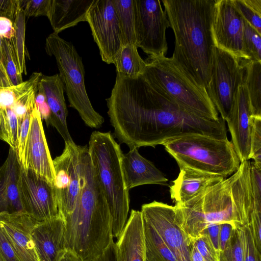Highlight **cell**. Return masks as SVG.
<instances>
[{"instance_id": "6da1fadb", "label": "cell", "mask_w": 261, "mask_h": 261, "mask_svg": "<svg viewBox=\"0 0 261 261\" xmlns=\"http://www.w3.org/2000/svg\"><path fill=\"white\" fill-rule=\"evenodd\" d=\"M115 137L129 149L155 147L182 135L226 139L225 121L202 118L160 93L141 75H119L106 99Z\"/></svg>"}, {"instance_id": "7a4b0ae2", "label": "cell", "mask_w": 261, "mask_h": 261, "mask_svg": "<svg viewBox=\"0 0 261 261\" xmlns=\"http://www.w3.org/2000/svg\"><path fill=\"white\" fill-rule=\"evenodd\" d=\"M174 206L180 226L190 242L210 224L229 223L236 228L249 224L253 207L250 162L241 163L229 177Z\"/></svg>"}, {"instance_id": "3957f363", "label": "cell", "mask_w": 261, "mask_h": 261, "mask_svg": "<svg viewBox=\"0 0 261 261\" xmlns=\"http://www.w3.org/2000/svg\"><path fill=\"white\" fill-rule=\"evenodd\" d=\"M174 36L172 58L199 85L211 78L215 0H162Z\"/></svg>"}, {"instance_id": "277c9868", "label": "cell", "mask_w": 261, "mask_h": 261, "mask_svg": "<svg viewBox=\"0 0 261 261\" xmlns=\"http://www.w3.org/2000/svg\"><path fill=\"white\" fill-rule=\"evenodd\" d=\"M82 186L73 211L63 219L68 251L92 261L113 239L111 218L87 145L82 148Z\"/></svg>"}, {"instance_id": "5b68a950", "label": "cell", "mask_w": 261, "mask_h": 261, "mask_svg": "<svg viewBox=\"0 0 261 261\" xmlns=\"http://www.w3.org/2000/svg\"><path fill=\"white\" fill-rule=\"evenodd\" d=\"M88 151L109 209L113 238H118L127 220L129 190L121 167L123 153L110 132H93Z\"/></svg>"}, {"instance_id": "8992f818", "label": "cell", "mask_w": 261, "mask_h": 261, "mask_svg": "<svg viewBox=\"0 0 261 261\" xmlns=\"http://www.w3.org/2000/svg\"><path fill=\"white\" fill-rule=\"evenodd\" d=\"M141 76L155 90L191 112L217 121L218 112L206 89L191 79L171 57H148Z\"/></svg>"}, {"instance_id": "52a82bcc", "label": "cell", "mask_w": 261, "mask_h": 261, "mask_svg": "<svg viewBox=\"0 0 261 261\" xmlns=\"http://www.w3.org/2000/svg\"><path fill=\"white\" fill-rule=\"evenodd\" d=\"M162 145L179 168H188L225 178L233 174L241 162L232 142L202 134L171 138Z\"/></svg>"}, {"instance_id": "ba28073f", "label": "cell", "mask_w": 261, "mask_h": 261, "mask_svg": "<svg viewBox=\"0 0 261 261\" xmlns=\"http://www.w3.org/2000/svg\"><path fill=\"white\" fill-rule=\"evenodd\" d=\"M45 49L47 55L56 59L69 106L77 111L88 126L101 127L105 119L95 110L89 99L82 59L74 46L53 32L46 39Z\"/></svg>"}, {"instance_id": "9c48e42d", "label": "cell", "mask_w": 261, "mask_h": 261, "mask_svg": "<svg viewBox=\"0 0 261 261\" xmlns=\"http://www.w3.org/2000/svg\"><path fill=\"white\" fill-rule=\"evenodd\" d=\"M245 69L241 60L213 47L211 78L205 89L225 121L229 118L235 94L239 87L245 83Z\"/></svg>"}, {"instance_id": "30bf717a", "label": "cell", "mask_w": 261, "mask_h": 261, "mask_svg": "<svg viewBox=\"0 0 261 261\" xmlns=\"http://www.w3.org/2000/svg\"><path fill=\"white\" fill-rule=\"evenodd\" d=\"M82 146L65 142L63 151L53 160L54 188L59 214L63 218L74 210L82 186Z\"/></svg>"}, {"instance_id": "8fae6325", "label": "cell", "mask_w": 261, "mask_h": 261, "mask_svg": "<svg viewBox=\"0 0 261 261\" xmlns=\"http://www.w3.org/2000/svg\"><path fill=\"white\" fill-rule=\"evenodd\" d=\"M137 48L148 57H165L168 50L166 31L170 23L160 0H135Z\"/></svg>"}, {"instance_id": "7c38bea8", "label": "cell", "mask_w": 261, "mask_h": 261, "mask_svg": "<svg viewBox=\"0 0 261 261\" xmlns=\"http://www.w3.org/2000/svg\"><path fill=\"white\" fill-rule=\"evenodd\" d=\"M86 19L102 60L113 64L122 45L121 28L113 0H94Z\"/></svg>"}, {"instance_id": "4fadbf2b", "label": "cell", "mask_w": 261, "mask_h": 261, "mask_svg": "<svg viewBox=\"0 0 261 261\" xmlns=\"http://www.w3.org/2000/svg\"><path fill=\"white\" fill-rule=\"evenodd\" d=\"M141 212L178 261H192L191 242L180 226L174 206L153 201L142 205Z\"/></svg>"}, {"instance_id": "5bb4252c", "label": "cell", "mask_w": 261, "mask_h": 261, "mask_svg": "<svg viewBox=\"0 0 261 261\" xmlns=\"http://www.w3.org/2000/svg\"><path fill=\"white\" fill-rule=\"evenodd\" d=\"M17 188L23 211L35 220L59 215L54 186L45 178L21 167Z\"/></svg>"}, {"instance_id": "9a60e30c", "label": "cell", "mask_w": 261, "mask_h": 261, "mask_svg": "<svg viewBox=\"0 0 261 261\" xmlns=\"http://www.w3.org/2000/svg\"><path fill=\"white\" fill-rule=\"evenodd\" d=\"M244 23L231 0H215L212 24L215 46L240 60H248L243 47Z\"/></svg>"}, {"instance_id": "2e32d148", "label": "cell", "mask_w": 261, "mask_h": 261, "mask_svg": "<svg viewBox=\"0 0 261 261\" xmlns=\"http://www.w3.org/2000/svg\"><path fill=\"white\" fill-rule=\"evenodd\" d=\"M19 162L23 168L32 170L54 185L55 174L53 162L37 106L31 113L30 130Z\"/></svg>"}, {"instance_id": "e0dca14e", "label": "cell", "mask_w": 261, "mask_h": 261, "mask_svg": "<svg viewBox=\"0 0 261 261\" xmlns=\"http://www.w3.org/2000/svg\"><path fill=\"white\" fill-rule=\"evenodd\" d=\"M32 237L39 261H60L68 251L65 221L60 215L37 221Z\"/></svg>"}, {"instance_id": "ac0fdd59", "label": "cell", "mask_w": 261, "mask_h": 261, "mask_svg": "<svg viewBox=\"0 0 261 261\" xmlns=\"http://www.w3.org/2000/svg\"><path fill=\"white\" fill-rule=\"evenodd\" d=\"M36 221L24 211L0 213V228L20 261H39L32 237Z\"/></svg>"}, {"instance_id": "d6986e66", "label": "cell", "mask_w": 261, "mask_h": 261, "mask_svg": "<svg viewBox=\"0 0 261 261\" xmlns=\"http://www.w3.org/2000/svg\"><path fill=\"white\" fill-rule=\"evenodd\" d=\"M252 116L248 94L244 83L238 89L229 118L226 121L231 135V142L241 163L249 160Z\"/></svg>"}, {"instance_id": "ffe728a7", "label": "cell", "mask_w": 261, "mask_h": 261, "mask_svg": "<svg viewBox=\"0 0 261 261\" xmlns=\"http://www.w3.org/2000/svg\"><path fill=\"white\" fill-rule=\"evenodd\" d=\"M45 95L50 111L47 125L54 127L65 142H73L68 129V110L64 98V85L59 74L42 75L38 85Z\"/></svg>"}, {"instance_id": "44dd1931", "label": "cell", "mask_w": 261, "mask_h": 261, "mask_svg": "<svg viewBox=\"0 0 261 261\" xmlns=\"http://www.w3.org/2000/svg\"><path fill=\"white\" fill-rule=\"evenodd\" d=\"M121 167L128 190L147 184L164 185L168 181L163 172L151 161L142 156L136 148L130 149L123 154Z\"/></svg>"}, {"instance_id": "7402d4cb", "label": "cell", "mask_w": 261, "mask_h": 261, "mask_svg": "<svg viewBox=\"0 0 261 261\" xmlns=\"http://www.w3.org/2000/svg\"><path fill=\"white\" fill-rule=\"evenodd\" d=\"M116 243L119 261H146L144 221L141 211L132 210Z\"/></svg>"}, {"instance_id": "603a6c76", "label": "cell", "mask_w": 261, "mask_h": 261, "mask_svg": "<svg viewBox=\"0 0 261 261\" xmlns=\"http://www.w3.org/2000/svg\"><path fill=\"white\" fill-rule=\"evenodd\" d=\"M179 169L177 177L172 181L169 188L171 198L175 203H185L225 178L220 175L188 168Z\"/></svg>"}, {"instance_id": "cb8c5ba5", "label": "cell", "mask_w": 261, "mask_h": 261, "mask_svg": "<svg viewBox=\"0 0 261 261\" xmlns=\"http://www.w3.org/2000/svg\"><path fill=\"white\" fill-rule=\"evenodd\" d=\"M21 168L16 149L10 147L7 158L0 167V213L23 211L17 188Z\"/></svg>"}, {"instance_id": "d4e9b609", "label": "cell", "mask_w": 261, "mask_h": 261, "mask_svg": "<svg viewBox=\"0 0 261 261\" xmlns=\"http://www.w3.org/2000/svg\"><path fill=\"white\" fill-rule=\"evenodd\" d=\"M94 0H51L47 18L54 30L62 31L86 21L88 11Z\"/></svg>"}, {"instance_id": "484cf974", "label": "cell", "mask_w": 261, "mask_h": 261, "mask_svg": "<svg viewBox=\"0 0 261 261\" xmlns=\"http://www.w3.org/2000/svg\"><path fill=\"white\" fill-rule=\"evenodd\" d=\"M245 69L246 85L253 116L261 117V62L241 60Z\"/></svg>"}, {"instance_id": "4316f807", "label": "cell", "mask_w": 261, "mask_h": 261, "mask_svg": "<svg viewBox=\"0 0 261 261\" xmlns=\"http://www.w3.org/2000/svg\"><path fill=\"white\" fill-rule=\"evenodd\" d=\"M113 64L117 73L136 78L141 75L146 62L139 55L136 45L127 44L121 47L115 58Z\"/></svg>"}, {"instance_id": "83f0119b", "label": "cell", "mask_w": 261, "mask_h": 261, "mask_svg": "<svg viewBox=\"0 0 261 261\" xmlns=\"http://www.w3.org/2000/svg\"><path fill=\"white\" fill-rule=\"evenodd\" d=\"M120 23L122 45H136L135 0H113Z\"/></svg>"}, {"instance_id": "f1b7e54d", "label": "cell", "mask_w": 261, "mask_h": 261, "mask_svg": "<svg viewBox=\"0 0 261 261\" xmlns=\"http://www.w3.org/2000/svg\"><path fill=\"white\" fill-rule=\"evenodd\" d=\"M143 221L146 261H178L153 228Z\"/></svg>"}, {"instance_id": "f546056e", "label": "cell", "mask_w": 261, "mask_h": 261, "mask_svg": "<svg viewBox=\"0 0 261 261\" xmlns=\"http://www.w3.org/2000/svg\"><path fill=\"white\" fill-rule=\"evenodd\" d=\"M25 19L24 11L20 3L15 18L13 21L15 29V36L10 41L17 67L21 74L23 72L27 74L25 58L28 56L25 45Z\"/></svg>"}, {"instance_id": "4dcf8cb0", "label": "cell", "mask_w": 261, "mask_h": 261, "mask_svg": "<svg viewBox=\"0 0 261 261\" xmlns=\"http://www.w3.org/2000/svg\"><path fill=\"white\" fill-rule=\"evenodd\" d=\"M41 72H34L29 80L10 87H0V110L11 108L14 103L32 88L39 85Z\"/></svg>"}, {"instance_id": "1f68e13d", "label": "cell", "mask_w": 261, "mask_h": 261, "mask_svg": "<svg viewBox=\"0 0 261 261\" xmlns=\"http://www.w3.org/2000/svg\"><path fill=\"white\" fill-rule=\"evenodd\" d=\"M19 123L17 117L10 108L0 110V139L16 150Z\"/></svg>"}, {"instance_id": "d6a6232c", "label": "cell", "mask_w": 261, "mask_h": 261, "mask_svg": "<svg viewBox=\"0 0 261 261\" xmlns=\"http://www.w3.org/2000/svg\"><path fill=\"white\" fill-rule=\"evenodd\" d=\"M243 19L261 35V0H231Z\"/></svg>"}, {"instance_id": "836d02e7", "label": "cell", "mask_w": 261, "mask_h": 261, "mask_svg": "<svg viewBox=\"0 0 261 261\" xmlns=\"http://www.w3.org/2000/svg\"><path fill=\"white\" fill-rule=\"evenodd\" d=\"M243 47L248 60L261 62V35L245 20Z\"/></svg>"}, {"instance_id": "e575fe53", "label": "cell", "mask_w": 261, "mask_h": 261, "mask_svg": "<svg viewBox=\"0 0 261 261\" xmlns=\"http://www.w3.org/2000/svg\"><path fill=\"white\" fill-rule=\"evenodd\" d=\"M219 261H244L240 227L233 229L225 248L220 252Z\"/></svg>"}, {"instance_id": "d590c367", "label": "cell", "mask_w": 261, "mask_h": 261, "mask_svg": "<svg viewBox=\"0 0 261 261\" xmlns=\"http://www.w3.org/2000/svg\"><path fill=\"white\" fill-rule=\"evenodd\" d=\"M2 54L3 64L12 84L16 85L23 82L15 61L10 40L2 39Z\"/></svg>"}, {"instance_id": "8d00e7d4", "label": "cell", "mask_w": 261, "mask_h": 261, "mask_svg": "<svg viewBox=\"0 0 261 261\" xmlns=\"http://www.w3.org/2000/svg\"><path fill=\"white\" fill-rule=\"evenodd\" d=\"M253 160L254 164L261 168V117L251 118L250 134L249 160Z\"/></svg>"}, {"instance_id": "74e56055", "label": "cell", "mask_w": 261, "mask_h": 261, "mask_svg": "<svg viewBox=\"0 0 261 261\" xmlns=\"http://www.w3.org/2000/svg\"><path fill=\"white\" fill-rule=\"evenodd\" d=\"M38 88V86L31 89L17 99L10 108L17 117L19 126L26 114L32 112L36 106L35 98Z\"/></svg>"}, {"instance_id": "f35d334b", "label": "cell", "mask_w": 261, "mask_h": 261, "mask_svg": "<svg viewBox=\"0 0 261 261\" xmlns=\"http://www.w3.org/2000/svg\"><path fill=\"white\" fill-rule=\"evenodd\" d=\"M244 261H261V252L255 245L249 224L240 227Z\"/></svg>"}, {"instance_id": "ab89813d", "label": "cell", "mask_w": 261, "mask_h": 261, "mask_svg": "<svg viewBox=\"0 0 261 261\" xmlns=\"http://www.w3.org/2000/svg\"><path fill=\"white\" fill-rule=\"evenodd\" d=\"M25 17L45 16L47 17L51 0L20 1Z\"/></svg>"}, {"instance_id": "60d3db41", "label": "cell", "mask_w": 261, "mask_h": 261, "mask_svg": "<svg viewBox=\"0 0 261 261\" xmlns=\"http://www.w3.org/2000/svg\"><path fill=\"white\" fill-rule=\"evenodd\" d=\"M191 243L207 261H219V254L205 233L193 240Z\"/></svg>"}, {"instance_id": "b9f144b4", "label": "cell", "mask_w": 261, "mask_h": 261, "mask_svg": "<svg viewBox=\"0 0 261 261\" xmlns=\"http://www.w3.org/2000/svg\"><path fill=\"white\" fill-rule=\"evenodd\" d=\"M250 178L253 207L261 208V168L250 162Z\"/></svg>"}, {"instance_id": "7bdbcfd3", "label": "cell", "mask_w": 261, "mask_h": 261, "mask_svg": "<svg viewBox=\"0 0 261 261\" xmlns=\"http://www.w3.org/2000/svg\"><path fill=\"white\" fill-rule=\"evenodd\" d=\"M31 113H28L19 125L16 151L19 160H21L24 149L31 124Z\"/></svg>"}, {"instance_id": "ee69618b", "label": "cell", "mask_w": 261, "mask_h": 261, "mask_svg": "<svg viewBox=\"0 0 261 261\" xmlns=\"http://www.w3.org/2000/svg\"><path fill=\"white\" fill-rule=\"evenodd\" d=\"M249 225L256 247L261 252V209L253 208Z\"/></svg>"}, {"instance_id": "f6af8a7d", "label": "cell", "mask_w": 261, "mask_h": 261, "mask_svg": "<svg viewBox=\"0 0 261 261\" xmlns=\"http://www.w3.org/2000/svg\"><path fill=\"white\" fill-rule=\"evenodd\" d=\"M19 6L20 0H0V17L13 21Z\"/></svg>"}, {"instance_id": "bcb514c9", "label": "cell", "mask_w": 261, "mask_h": 261, "mask_svg": "<svg viewBox=\"0 0 261 261\" xmlns=\"http://www.w3.org/2000/svg\"><path fill=\"white\" fill-rule=\"evenodd\" d=\"M0 253L6 261H20L1 228Z\"/></svg>"}, {"instance_id": "7dc6e473", "label": "cell", "mask_w": 261, "mask_h": 261, "mask_svg": "<svg viewBox=\"0 0 261 261\" xmlns=\"http://www.w3.org/2000/svg\"><path fill=\"white\" fill-rule=\"evenodd\" d=\"M92 261H119L116 243L112 239L107 248Z\"/></svg>"}, {"instance_id": "c3c4849f", "label": "cell", "mask_w": 261, "mask_h": 261, "mask_svg": "<svg viewBox=\"0 0 261 261\" xmlns=\"http://www.w3.org/2000/svg\"><path fill=\"white\" fill-rule=\"evenodd\" d=\"M15 33L14 22L8 18L0 17V37L11 40L14 37Z\"/></svg>"}, {"instance_id": "681fc988", "label": "cell", "mask_w": 261, "mask_h": 261, "mask_svg": "<svg viewBox=\"0 0 261 261\" xmlns=\"http://www.w3.org/2000/svg\"><path fill=\"white\" fill-rule=\"evenodd\" d=\"M220 225L221 224L220 223L210 224L206 227L203 233H205L208 236L215 249L219 254L220 252L219 246V231Z\"/></svg>"}, {"instance_id": "f907efd6", "label": "cell", "mask_w": 261, "mask_h": 261, "mask_svg": "<svg viewBox=\"0 0 261 261\" xmlns=\"http://www.w3.org/2000/svg\"><path fill=\"white\" fill-rule=\"evenodd\" d=\"M234 228L236 227L233 225L229 223L221 224L219 231V246L220 251H222L225 248Z\"/></svg>"}, {"instance_id": "816d5d0a", "label": "cell", "mask_w": 261, "mask_h": 261, "mask_svg": "<svg viewBox=\"0 0 261 261\" xmlns=\"http://www.w3.org/2000/svg\"><path fill=\"white\" fill-rule=\"evenodd\" d=\"M37 109L39 112L41 119H44L47 124L50 116V111L46 100L39 103H36Z\"/></svg>"}, {"instance_id": "f5cc1de1", "label": "cell", "mask_w": 261, "mask_h": 261, "mask_svg": "<svg viewBox=\"0 0 261 261\" xmlns=\"http://www.w3.org/2000/svg\"><path fill=\"white\" fill-rule=\"evenodd\" d=\"M190 254L192 261H207L197 251L195 247L191 243Z\"/></svg>"}, {"instance_id": "db71d44e", "label": "cell", "mask_w": 261, "mask_h": 261, "mask_svg": "<svg viewBox=\"0 0 261 261\" xmlns=\"http://www.w3.org/2000/svg\"><path fill=\"white\" fill-rule=\"evenodd\" d=\"M60 261H81V260L72 252L67 251Z\"/></svg>"}, {"instance_id": "11a10c76", "label": "cell", "mask_w": 261, "mask_h": 261, "mask_svg": "<svg viewBox=\"0 0 261 261\" xmlns=\"http://www.w3.org/2000/svg\"><path fill=\"white\" fill-rule=\"evenodd\" d=\"M0 67L4 69L5 67L3 64V54H2V38L0 37Z\"/></svg>"}, {"instance_id": "9f6ffc18", "label": "cell", "mask_w": 261, "mask_h": 261, "mask_svg": "<svg viewBox=\"0 0 261 261\" xmlns=\"http://www.w3.org/2000/svg\"><path fill=\"white\" fill-rule=\"evenodd\" d=\"M0 261H6L4 258L3 257L2 255L0 253Z\"/></svg>"}]
</instances>
